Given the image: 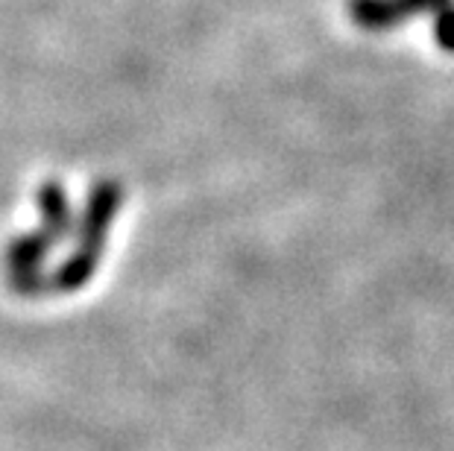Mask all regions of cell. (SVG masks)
<instances>
[{
    "instance_id": "cell-2",
    "label": "cell",
    "mask_w": 454,
    "mask_h": 451,
    "mask_svg": "<svg viewBox=\"0 0 454 451\" xmlns=\"http://www.w3.org/2000/svg\"><path fill=\"white\" fill-rule=\"evenodd\" d=\"M56 249V241L42 226L18 235L6 246V276L12 291L21 296H38L51 291V276H44V264Z\"/></svg>"
},
{
    "instance_id": "cell-3",
    "label": "cell",
    "mask_w": 454,
    "mask_h": 451,
    "mask_svg": "<svg viewBox=\"0 0 454 451\" xmlns=\"http://www.w3.org/2000/svg\"><path fill=\"white\" fill-rule=\"evenodd\" d=\"M454 0H349V15L361 30H390L413 15H437Z\"/></svg>"
},
{
    "instance_id": "cell-4",
    "label": "cell",
    "mask_w": 454,
    "mask_h": 451,
    "mask_svg": "<svg viewBox=\"0 0 454 451\" xmlns=\"http://www.w3.org/2000/svg\"><path fill=\"white\" fill-rule=\"evenodd\" d=\"M35 206H38V214H42V229L53 237L56 246H59L67 235L76 232L71 197H67L62 182H56V179L42 182L35 191Z\"/></svg>"
},
{
    "instance_id": "cell-5",
    "label": "cell",
    "mask_w": 454,
    "mask_h": 451,
    "mask_svg": "<svg viewBox=\"0 0 454 451\" xmlns=\"http://www.w3.org/2000/svg\"><path fill=\"white\" fill-rule=\"evenodd\" d=\"M434 38H437V44L442 51L454 53V6L434 15Z\"/></svg>"
},
{
    "instance_id": "cell-1",
    "label": "cell",
    "mask_w": 454,
    "mask_h": 451,
    "mask_svg": "<svg viewBox=\"0 0 454 451\" xmlns=\"http://www.w3.org/2000/svg\"><path fill=\"white\" fill-rule=\"evenodd\" d=\"M123 206V188L114 179L94 182V188L85 197L80 223L74 232V249L65 255V261L51 273V291L76 293L91 282L100 267L109 229Z\"/></svg>"
}]
</instances>
